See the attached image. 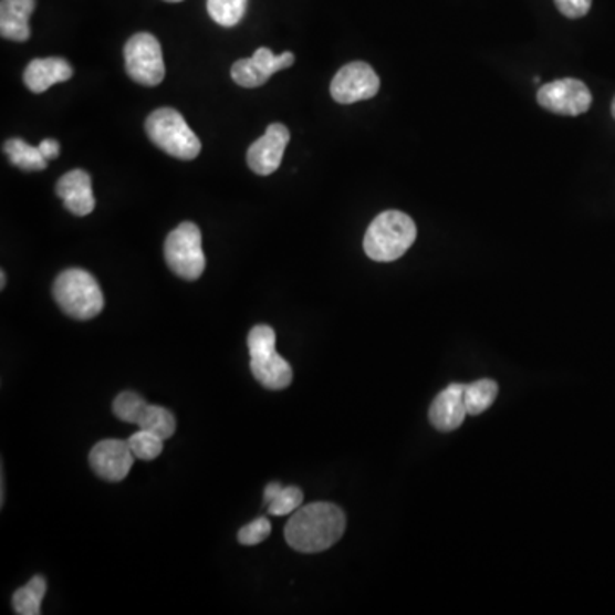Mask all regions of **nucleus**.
Instances as JSON below:
<instances>
[{
	"label": "nucleus",
	"mask_w": 615,
	"mask_h": 615,
	"mask_svg": "<svg viewBox=\"0 0 615 615\" xmlns=\"http://www.w3.org/2000/svg\"><path fill=\"white\" fill-rule=\"evenodd\" d=\"M344 530L345 514L341 508L332 503H312L294 511L284 535L294 551L315 554L337 544Z\"/></svg>",
	"instance_id": "1"
},
{
	"label": "nucleus",
	"mask_w": 615,
	"mask_h": 615,
	"mask_svg": "<svg viewBox=\"0 0 615 615\" xmlns=\"http://www.w3.org/2000/svg\"><path fill=\"white\" fill-rule=\"evenodd\" d=\"M416 222L400 210H385L376 216L364 234V252L375 262H394L413 247Z\"/></svg>",
	"instance_id": "2"
},
{
	"label": "nucleus",
	"mask_w": 615,
	"mask_h": 615,
	"mask_svg": "<svg viewBox=\"0 0 615 615\" xmlns=\"http://www.w3.org/2000/svg\"><path fill=\"white\" fill-rule=\"evenodd\" d=\"M53 298L62 312L75 320L94 319L105 308L98 281L83 269L62 272L53 282Z\"/></svg>",
	"instance_id": "3"
},
{
	"label": "nucleus",
	"mask_w": 615,
	"mask_h": 615,
	"mask_svg": "<svg viewBox=\"0 0 615 615\" xmlns=\"http://www.w3.org/2000/svg\"><path fill=\"white\" fill-rule=\"evenodd\" d=\"M146 132L154 146H158L173 158L190 161V159H196L202 149L196 132L188 127L187 122L177 110H154L147 117Z\"/></svg>",
	"instance_id": "4"
},
{
	"label": "nucleus",
	"mask_w": 615,
	"mask_h": 615,
	"mask_svg": "<svg viewBox=\"0 0 615 615\" xmlns=\"http://www.w3.org/2000/svg\"><path fill=\"white\" fill-rule=\"evenodd\" d=\"M165 259L178 278L196 281L206 271V256L202 252V233L194 222H181L166 238Z\"/></svg>",
	"instance_id": "5"
},
{
	"label": "nucleus",
	"mask_w": 615,
	"mask_h": 615,
	"mask_svg": "<svg viewBox=\"0 0 615 615\" xmlns=\"http://www.w3.org/2000/svg\"><path fill=\"white\" fill-rule=\"evenodd\" d=\"M124 55L125 69L134 83L153 87L165 80L166 67L161 45L153 34H134L125 45Z\"/></svg>",
	"instance_id": "6"
},
{
	"label": "nucleus",
	"mask_w": 615,
	"mask_h": 615,
	"mask_svg": "<svg viewBox=\"0 0 615 615\" xmlns=\"http://www.w3.org/2000/svg\"><path fill=\"white\" fill-rule=\"evenodd\" d=\"M592 100L588 86L573 77L552 81L536 91V102L542 108L564 117H578L588 112Z\"/></svg>",
	"instance_id": "7"
},
{
	"label": "nucleus",
	"mask_w": 615,
	"mask_h": 615,
	"mask_svg": "<svg viewBox=\"0 0 615 615\" xmlns=\"http://www.w3.org/2000/svg\"><path fill=\"white\" fill-rule=\"evenodd\" d=\"M379 91V77L366 62H351L335 74L331 84L332 98L341 105L372 100Z\"/></svg>",
	"instance_id": "8"
},
{
	"label": "nucleus",
	"mask_w": 615,
	"mask_h": 615,
	"mask_svg": "<svg viewBox=\"0 0 615 615\" xmlns=\"http://www.w3.org/2000/svg\"><path fill=\"white\" fill-rule=\"evenodd\" d=\"M294 61H296L294 53L285 52L274 55L271 50L262 46L250 59L234 62L231 67V77L238 86L260 87L271 80L275 72L291 67Z\"/></svg>",
	"instance_id": "9"
},
{
	"label": "nucleus",
	"mask_w": 615,
	"mask_h": 615,
	"mask_svg": "<svg viewBox=\"0 0 615 615\" xmlns=\"http://www.w3.org/2000/svg\"><path fill=\"white\" fill-rule=\"evenodd\" d=\"M136 455L128 441L105 439L94 445L90 454L91 469L108 482H121L131 472Z\"/></svg>",
	"instance_id": "10"
},
{
	"label": "nucleus",
	"mask_w": 615,
	"mask_h": 615,
	"mask_svg": "<svg viewBox=\"0 0 615 615\" xmlns=\"http://www.w3.org/2000/svg\"><path fill=\"white\" fill-rule=\"evenodd\" d=\"M291 134L282 124H272L267 127L265 134L250 146L247 161L250 169L257 175H272L278 171L284 158L285 146L290 144Z\"/></svg>",
	"instance_id": "11"
},
{
	"label": "nucleus",
	"mask_w": 615,
	"mask_h": 615,
	"mask_svg": "<svg viewBox=\"0 0 615 615\" xmlns=\"http://www.w3.org/2000/svg\"><path fill=\"white\" fill-rule=\"evenodd\" d=\"M463 394H466V385H461V383H454L444 392H439L438 397L429 407V423L438 431H455L463 425V420L469 416Z\"/></svg>",
	"instance_id": "12"
},
{
	"label": "nucleus",
	"mask_w": 615,
	"mask_h": 615,
	"mask_svg": "<svg viewBox=\"0 0 615 615\" xmlns=\"http://www.w3.org/2000/svg\"><path fill=\"white\" fill-rule=\"evenodd\" d=\"M56 196L64 200V206L74 216L91 215L96 206L91 187V177L83 169H72L56 184Z\"/></svg>",
	"instance_id": "13"
},
{
	"label": "nucleus",
	"mask_w": 615,
	"mask_h": 615,
	"mask_svg": "<svg viewBox=\"0 0 615 615\" xmlns=\"http://www.w3.org/2000/svg\"><path fill=\"white\" fill-rule=\"evenodd\" d=\"M250 357L253 376L269 390H284L293 383V368L284 357L279 356L278 351L267 350Z\"/></svg>",
	"instance_id": "14"
},
{
	"label": "nucleus",
	"mask_w": 615,
	"mask_h": 615,
	"mask_svg": "<svg viewBox=\"0 0 615 615\" xmlns=\"http://www.w3.org/2000/svg\"><path fill=\"white\" fill-rule=\"evenodd\" d=\"M72 74L74 71H72L71 64L61 56L34 59L24 71V84L33 93H45L53 84L71 80Z\"/></svg>",
	"instance_id": "15"
},
{
	"label": "nucleus",
	"mask_w": 615,
	"mask_h": 615,
	"mask_svg": "<svg viewBox=\"0 0 615 615\" xmlns=\"http://www.w3.org/2000/svg\"><path fill=\"white\" fill-rule=\"evenodd\" d=\"M37 0H2L0 2V34L12 42H28L31 37L30 18Z\"/></svg>",
	"instance_id": "16"
},
{
	"label": "nucleus",
	"mask_w": 615,
	"mask_h": 615,
	"mask_svg": "<svg viewBox=\"0 0 615 615\" xmlns=\"http://www.w3.org/2000/svg\"><path fill=\"white\" fill-rule=\"evenodd\" d=\"M46 582L43 576H33L23 588L15 590L12 597V607L19 615H38L42 612V602L45 598Z\"/></svg>",
	"instance_id": "17"
},
{
	"label": "nucleus",
	"mask_w": 615,
	"mask_h": 615,
	"mask_svg": "<svg viewBox=\"0 0 615 615\" xmlns=\"http://www.w3.org/2000/svg\"><path fill=\"white\" fill-rule=\"evenodd\" d=\"M4 153L12 165L24 171H42L49 165V159L40 153L38 146H30L23 139H9L4 144Z\"/></svg>",
	"instance_id": "18"
},
{
	"label": "nucleus",
	"mask_w": 615,
	"mask_h": 615,
	"mask_svg": "<svg viewBox=\"0 0 615 615\" xmlns=\"http://www.w3.org/2000/svg\"><path fill=\"white\" fill-rule=\"evenodd\" d=\"M498 394L499 387L494 379H479V382L466 385L463 402H466L469 416H479V414L488 410L494 404Z\"/></svg>",
	"instance_id": "19"
},
{
	"label": "nucleus",
	"mask_w": 615,
	"mask_h": 615,
	"mask_svg": "<svg viewBox=\"0 0 615 615\" xmlns=\"http://www.w3.org/2000/svg\"><path fill=\"white\" fill-rule=\"evenodd\" d=\"M248 0H207V11L216 23L233 28L243 19Z\"/></svg>",
	"instance_id": "20"
},
{
	"label": "nucleus",
	"mask_w": 615,
	"mask_h": 615,
	"mask_svg": "<svg viewBox=\"0 0 615 615\" xmlns=\"http://www.w3.org/2000/svg\"><path fill=\"white\" fill-rule=\"evenodd\" d=\"M140 429L156 432L163 439L171 438L177 429V420L168 409L161 406H147L144 410L143 417L139 420Z\"/></svg>",
	"instance_id": "21"
},
{
	"label": "nucleus",
	"mask_w": 615,
	"mask_h": 615,
	"mask_svg": "<svg viewBox=\"0 0 615 615\" xmlns=\"http://www.w3.org/2000/svg\"><path fill=\"white\" fill-rule=\"evenodd\" d=\"M165 441L166 439H163L161 436L147 431V429H140L128 438V445H131L136 458L146 461L154 460L163 454Z\"/></svg>",
	"instance_id": "22"
},
{
	"label": "nucleus",
	"mask_w": 615,
	"mask_h": 615,
	"mask_svg": "<svg viewBox=\"0 0 615 615\" xmlns=\"http://www.w3.org/2000/svg\"><path fill=\"white\" fill-rule=\"evenodd\" d=\"M147 406L149 404L140 395L134 394V392H124L113 402V414L124 423L139 425L140 417H143Z\"/></svg>",
	"instance_id": "23"
},
{
	"label": "nucleus",
	"mask_w": 615,
	"mask_h": 615,
	"mask_svg": "<svg viewBox=\"0 0 615 615\" xmlns=\"http://www.w3.org/2000/svg\"><path fill=\"white\" fill-rule=\"evenodd\" d=\"M303 491L296 486L282 488V491L269 503V513L274 514V517L294 513L303 504Z\"/></svg>",
	"instance_id": "24"
},
{
	"label": "nucleus",
	"mask_w": 615,
	"mask_h": 615,
	"mask_svg": "<svg viewBox=\"0 0 615 615\" xmlns=\"http://www.w3.org/2000/svg\"><path fill=\"white\" fill-rule=\"evenodd\" d=\"M271 522L267 518H257L256 522L248 523L238 532V541L243 545H257L271 535Z\"/></svg>",
	"instance_id": "25"
},
{
	"label": "nucleus",
	"mask_w": 615,
	"mask_h": 615,
	"mask_svg": "<svg viewBox=\"0 0 615 615\" xmlns=\"http://www.w3.org/2000/svg\"><path fill=\"white\" fill-rule=\"evenodd\" d=\"M274 329L269 325L253 326L252 332L248 335V351H250V356H252V354L262 353V351L274 350Z\"/></svg>",
	"instance_id": "26"
},
{
	"label": "nucleus",
	"mask_w": 615,
	"mask_h": 615,
	"mask_svg": "<svg viewBox=\"0 0 615 615\" xmlns=\"http://www.w3.org/2000/svg\"><path fill=\"white\" fill-rule=\"evenodd\" d=\"M555 8L570 19L583 18L592 9V0H554Z\"/></svg>",
	"instance_id": "27"
},
{
	"label": "nucleus",
	"mask_w": 615,
	"mask_h": 615,
	"mask_svg": "<svg viewBox=\"0 0 615 615\" xmlns=\"http://www.w3.org/2000/svg\"><path fill=\"white\" fill-rule=\"evenodd\" d=\"M38 149L45 156L46 159H56L59 154H61V144L56 143L55 139H43L42 143L38 144Z\"/></svg>",
	"instance_id": "28"
},
{
	"label": "nucleus",
	"mask_w": 615,
	"mask_h": 615,
	"mask_svg": "<svg viewBox=\"0 0 615 615\" xmlns=\"http://www.w3.org/2000/svg\"><path fill=\"white\" fill-rule=\"evenodd\" d=\"M282 491V486L279 482H272V484L267 486L265 491H263V498H265V504L271 503L272 499Z\"/></svg>",
	"instance_id": "29"
},
{
	"label": "nucleus",
	"mask_w": 615,
	"mask_h": 615,
	"mask_svg": "<svg viewBox=\"0 0 615 615\" xmlns=\"http://www.w3.org/2000/svg\"><path fill=\"white\" fill-rule=\"evenodd\" d=\"M6 281H8V278H6V272L2 271V274H0V288H2V290L6 288Z\"/></svg>",
	"instance_id": "30"
},
{
	"label": "nucleus",
	"mask_w": 615,
	"mask_h": 615,
	"mask_svg": "<svg viewBox=\"0 0 615 615\" xmlns=\"http://www.w3.org/2000/svg\"><path fill=\"white\" fill-rule=\"evenodd\" d=\"M612 117L615 118V98L614 102H612Z\"/></svg>",
	"instance_id": "31"
},
{
	"label": "nucleus",
	"mask_w": 615,
	"mask_h": 615,
	"mask_svg": "<svg viewBox=\"0 0 615 615\" xmlns=\"http://www.w3.org/2000/svg\"><path fill=\"white\" fill-rule=\"evenodd\" d=\"M165 2H173V4H177V2H181V0H165Z\"/></svg>",
	"instance_id": "32"
}]
</instances>
